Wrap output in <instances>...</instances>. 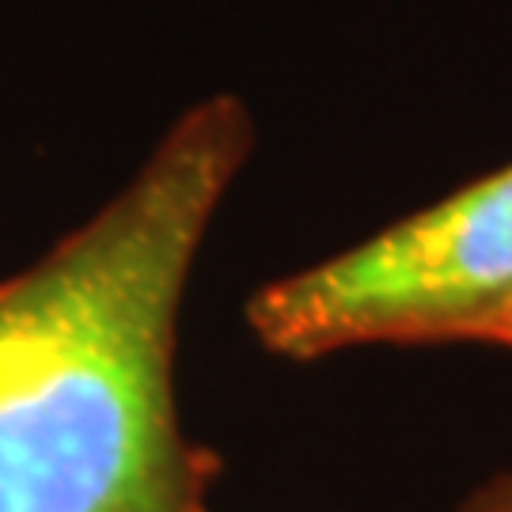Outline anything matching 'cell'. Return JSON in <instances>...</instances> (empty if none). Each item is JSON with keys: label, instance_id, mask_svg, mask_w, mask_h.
<instances>
[{"label": "cell", "instance_id": "obj_1", "mask_svg": "<svg viewBox=\"0 0 512 512\" xmlns=\"http://www.w3.org/2000/svg\"><path fill=\"white\" fill-rule=\"evenodd\" d=\"M251 152L232 95L190 107L88 224L0 281V512H209L183 433L186 277Z\"/></svg>", "mask_w": 512, "mask_h": 512}, {"label": "cell", "instance_id": "obj_2", "mask_svg": "<svg viewBox=\"0 0 512 512\" xmlns=\"http://www.w3.org/2000/svg\"><path fill=\"white\" fill-rule=\"evenodd\" d=\"M247 319L262 346L296 361L368 342H501L512 330V164L266 285Z\"/></svg>", "mask_w": 512, "mask_h": 512}, {"label": "cell", "instance_id": "obj_3", "mask_svg": "<svg viewBox=\"0 0 512 512\" xmlns=\"http://www.w3.org/2000/svg\"><path fill=\"white\" fill-rule=\"evenodd\" d=\"M459 512H512V475L490 478L482 490L467 497V505Z\"/></svg>", "mask_w": 512, "mask_h": 512}, {"label": "cell", "instance_id": "obj_4", "mask_svg": "<svg viewBox=\"0 0 512 512\" xmlns=\"http://www.w3.org/2000/svg\"><path fill=\"white\" fill-rule=\"evenodd\" d=\"M501 346H512V334H505V342H501Z\"/></svg>", "mask_w": 512, "mask_h": 512}, {"label": "cell", "instance_id": "obj_5", "mask_svg": "<svg viewBox=\"0 0 512 512\" xmlns=\"http://www.w3.org/2000/svg\"><path fill=\"white\" fill-rule=\"evenodd\" d=\"M509 334H512V330H509ZM501 342H505V338H501ZM501 342H497V346H501Z\"/></svg>", "mask_w": 512, "mask_h": 512}]
</instances>
